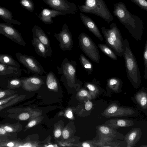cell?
<instances>
[{"label": "cell", "mask_w": 147, "mask_h": 147, "mask_svg": "<svg viewBox=\"0 0 147 147\" xmlns=\"http://www.w3.org/2000/svg\"><path fill=\"white\" fill-rule=\"evenodd\" d=\"M113 5L114 16L125 27L134 38L137 40H141L144 29L142 20L138 16L130 13L122 2H119Z\"/></svg>", "instance_id": "cell-1"}, {"label": "cell", "mask_w": 147, "mask_h": 147, "mask_svg": "<svg viewBox=\"0 0 147 147\" xmlns=\"http://www.w3.org/2000/svg\"><path fill=\"white\" fill-rule=\"evenodd\" d=\"M123 57L125 63L127 75L130 82L135 88L140 84L141 77L136 58L126 38L123 41Z\"/></svg>", "instance_id": "cell-2"}, {"label": "cell", "mask_w": 147, "mask_h": 147, "mask_svg": "<svg viewBox=\"0 0 147 147\" xmlns=\"http://www.w3.org/2000/svg\"><path fill=\"white\" fill-rule=\"evenodd\" d=\"M110 27V29H106L104 26L101 28L106 43L117 56L123 57L124 40L120 31L115 23H112Z\"/></svg>", "instance_id": "cell-3"}, {"label": "cell", "mask_w": 147, "mask_h": 147, "mask_svg": "<svg viewBox=\"0 0 147 147\" xmlns=\"http://www.w3.org/2000/svg\"><path fill=\"white\" fill-rule=\"evenodd\" d=\"M83 13L94 14L104 19L108 24L113 18L104 0H85L84 4L79 7Z\"/></svg>", "instance_id": "cell-4"}, {"label": "cell", "mask_w": 147, "mask_h": 147, "mask_svg": "<svg viewBox=\"0 0 147 147\" xmlns=\"http://www.w3.org/2000/svg\"><path fill=\"white\" fill-rule=\"evenodd\" d=\"M77 63L74 61L65 58L61 67L57 66L58 73L61 76V80L68 86L75 87L80 84L76 76Z\"/></svg>", "instance_id": "cell-5"}, {"label": "cell", "mask_w": 147, "mask_h": 147, "mask_svg": "<svg viewBox=\"0 0 147 147\" xmlns=\"http://www.w3.org/2000/svg\"><path fill=\"white\" fill-rule=\"evenodd\" d=\"M80 48L86 55L94 62L99 63L100 56L98 47L88 35L84 32L79 35Z\"/></svg>", "instance_id": "cell-6"}, {"label": "cell", "mask_w": 147, "mask_h": 147, "mask_svg": "<svg viewBox=\"0 0 147 147\" xmlns=\"http://www.w3.org/2000/svg\"><path fill=\"white\" fill-rule=\"evenodd\" d=\"M18 61L28 71L35 75H42L45 72L40 63L32 56L18 52L15 54Z\"/></svg>", "instance_id": "cell-7"}, {"label": "cell", "mask_w": 147, "mask_h": 147, "mask_svg": "<svg viewBox=\"0 0 147 147\" xmlns=\"http://www.w3.org/2000/svg\"><path fill=\"white\" fill-rule=\"evenodd\" d=\"M53 10L59 11L65 15L75 13L77 9L76 4L67 0H42Z\"/></svg>", "instance_id": "cell-8"}, {"label": "cell", "mask_w": 147, "mask_h": 147, "mask_svg": "<svg viewBox=\"0 0 147 147\" xmlns=\"http://www.w3.org/2000/svg\"><path fill=\"white\" fill-rule=\"evenodd\" d=\"M54 36L59 42V47L62 51L71 50L73 47V36L66 24L63 25L59 33L54 34Z\"/></svg>", "instance_id": "cell-9"}, {"label": "cell", "mask_w": 147, "mask_h": 147, "mask_svg": "<svg viewBox=\"0 0 147 147\" xmlns=\"http://www.w3.org/2000/svg\"><path fill=\"white\" fill-rule=\"evenodd\" d=\"M0 34L20 45L25 47L26 45L21 33L16 29L11 24L0 23Z\"/></svg>", "instance_id": "cell-10"}, {"label": "cell", "mask_w": 147, "mask_h": 147, "mask_svg": "<svg viewBox=\"0 0 147 147\" xmlns=\"http://www.w3.org/2000/svg\"><path fill=\"white\" fill-rule=\"evenodd\" d=\"M135 113L134 110L127 107H120L115 103L109 105L103 112L102 115L106 117L131 115Z\"/></svg>", "instance_id": "cell-11"}, {"label": "cell", "mask_w": 147, "mask_h": 147, "mask_svg": "<svg viewBox=\"0 0 147 147\" xmlns=\"http://www.w3.org/2000/svg\"><path fill=\"white\" fill-rule=\"evenodd\" d=\"M40 75H35L29 77H22L20 78L22 86L26 90H34L38 88L44 84Z\"/></svg>", "instance_id": "cell-12"}, {"label": "cell", "mask_w": 147, "mask_h": 147, "mask_svg": "<svg viewBox=\"0 0 147 147\" xmlns=\"http://www.w3.org/2000/svg\"><path fill=\"white\" fill-rule=\"evenodd\" d=\"M32 38H37L47 47L48 57H51L52 53L51 43L48 37L40 27L34 25L32 28Z\"/></svg>", "instance_id": "cell-13"}, {"label": "cell", "mask_w": 147, "mask_h": 147, "mask_svg": "<svg viewBox=\"0 0 147 147\" xmlns=\"http://www.w3.org/2000/svg\"><path fill=\"white\" fill-rule=\"evenodd\" d=\"M80 19L85 26L101 41L104 39L94 21L88 16L80 12Z\"/></svg>", "instance_id": "cell-14"}, {"label": "cell", "mask_w": 147, "mask_h": 147, "mask_svg": "<svg viewBox=\"0 0 147 147\" xmlns=\"http://www.w3.org/2000/svg\"><path fill=\"white\" fill-rule=\"evenodd\" d=\"M21 74V69L11 66L0 63V77L17 78Z\"/></svg>", "instance_id": "cell-15"}, {"label": "cell", "mask_w": 147, "mask_h": 147, "mask_svg": "<svg viewBox=\"0 0 147 147\" xmlns=\"http://www.w3.org/2000/svg\"><path fill=\"white\" fill-rule=\"evenodd\" d=\"M60 15L65 16L59 11L45 8L39 14L38 17L43 23L51 24L53 23L52 18Z\"/></svg>", "instance_id": "cell-16"}, {"label": "cell", "mask_w": 147, "mask_h": 147, "mask_svg": "<svg viewBox=\"0 0 147 147\" xmlns=\"http://www.w3.org/2000/svg\"><path fill=\"white\" fill-rule=\"evenodd\" d=\"M142 135L140 128H133L125 136V139L126 142L127 147H132L135 146L139 140Z\"/></svg>", "instance_id": "cell-17"}, {"label": "cell", "mask_w": 147, "mask_h": 147, "mask_svg": "<svg viewBox=\"0 0 147 147\" xmlns=\"http://www.w3.org/2000/svg\"><path fill=\"white\" fill-rule=\"evenodd\" d=\"M32 44L36 53L39 56L46 59L48 57V53L46 46L37 38H32Z\"/></svg>", "instance_id": "cell-18"}, {"label": "cell", "mask_w": 147, "mask_h": 147, "mask_svg": "<svg viewBox=\"0 0 147 147\" xmlns=\"http://www.w3.org/2000/svg\"><path fill=\"white\" fill-rule=\"evenodd\" d=\"M107 122L108 125L114 128L129 127L134 125L132 121L125 119H112L108 121Z\"/></svg>", "instance_id": "cell-19"}, {"label": "cell", "mask_w": 147, "mask_h": 147, "mask_svg": "<svg viewBox=\"0 0 147 147\" xmlns=\"http://www.w3.org/2000/svg\"><path fill=\"white\" fill-rule=\"evenodd\" d=\"M0 17L6 23L20 25L21 23L13 18L12 13L7 9L1 6Z\"/></svg>", "instance_id": "cell-20"}, {"label": "cell", "mask_w": 147, "mask_h": 147, "mask_svg": "<svg viewBox=\"0 0 147 147\" xmlns=\"http://www.w3.org/2000/svg\"><path fill=\"white\" fill-rule=\"evenodd\" d=\"M46 84L49 89L55 90H58V80L53 72L50 71L47 74L46 78Z\"/></svg>", "instance_id": "cell-21"}, {"label": "cell", "mask_w": 147, "mask_h": 147, "mask_svg": "<svg viewBox=\"0 0 147 147\" xmlns=\"http://www.w3.org/2000/svg\"><path fill=\"white\" fill-rule=\"evenodd\" d=\"M107 86L108 88L115 92H118L122 84V82L119 78L113 77L107 80Z\"/></svg>", "instance_id": "cell-22"}, {"label": "cell", "mask_w": 147, "mask_h": 147, "mask_svg": "<svg viewBox=\"0 0 147 147\" xmlns=\"http://www.w3.org/2000/svg\"><path fill=\"white\" fill-rule=\"evenodd\" d=\"M0 63L20 68V65L12 56L5 54L0 55Z\"/></svg>", "instance_id": "cell-23"}, {"label": "cell", "mask_w": 147, "mask_h": 147, "mask_svg": "<svg viewBox=\"0 0 147 147\" xmlns=\"http://www.w3.org/2000/svg\"><path fill=\"white\" fill-rule=\"evenodd\" d=\"M79 60L83 69L88 74H91L93 71V66L91 62L82 54L80 55Z\"/></svg>", "instance_id": "cell-24"}, {"label": "cell", "mask_w": 147, "mask_h": 147, "mask_svg": "<svg viewBox=\"0 0 147 147\" xmlns=\"http://www.w3.org/2000/svg\"><path fill=\"white\" fill-rule=\"evenodd\" d=\"M136 100L140 106L144 109L147 108V93L144 91L138 92L135 96Z\"/></svg>", "instance_id": "cell-25"}, {"label": "cell", "mask_w": 147, "mask_h": 147, "mask_svg": "<svg viewBox=\"0 0 147 147\" xmlns=\"http://www.w3.org/2000/svg\"><path fill=\"white\" fill-rule=\"evenodd\" d=\"M98 46L104 53L111 59L113 60L117 59V55L107 45L103 43H99Z\"/></svg>", "instance_id": "cell-26"}, {"label": "cell", "mask_w": 147, "mask_h": 147, "mask_svg": "<svg viewBox=\"0 0 147 147\" xmlns=\"http://www.w3.org/2000/svg\"><path fill=\"white\" fill-rule=\"evenodd\" d=\"M97 83L96 80L94 79L92 82H86L84 86L85 87L87 88L89 90L90 93H91V94H96L98 93L99 91L98 87L97 85Z\"/></svg>", "instance_id": "cell-27"}, {"label": "cell", "mask_w": 147, "mask_h": 147, "mask_svg": "<svg viewBox=\"0 0 147 147\" xmlns=\"http://www.w3.org/2000/svg\"><path fill=\"white\" fill-rule=\"evenodd\" d=\"M20 3L24 9L32 12L34 10V5L32 0H20Z\"/></svg>", "instance_id": "cell-28"}, {"label": "cell", "mask_w": 147, "mask_h": 147, "mask_svg": "<svg viewBox=\"0 0 147 147\" xmlns=\"http://www.w3.org/2000/svg\"><path fill=\"white\" fill-rule=\"evenodd\" d=\"M143 59L144 64V77L147 79V40H146L143 52Z\"/></svg>", "instance_id": "cell-29"}, {"label": "cell", "mask_w": 147, "mask_h": 147, "mask_svg": "<svg viewBox=\"0 0 147 147\" xmlns=\"http://www.w3.org/2000/svg\"><path fill=\"white\" fill-rule=\"evenodd\" d=\"M147 11V0H129Z\"/></svg>", "instance_id": "cell-30"}, {"label": "cell", "mask_w": 147, "mask_h": 147, "mask_svg": "<svg viewBox=\"0 0 147 147\" xmlns=\"http://www.w3.org/2000/svg\"><path fill=\"white\" fill-rule=\"evenodd\" d=\"M9 84L10 86L16 87L22 85V82L21 79L13 78L10 80L9 82Z\"/></svg>", "instance_id": "cell-31"}, {"label": "cell", "mask_w": 147, "mask_h": 147, "mask_svg": "<svg viewBox=\"0 0 147 147\" xmlns=\"http://www.w3.org/2000/svg\"><path fill=\"white\" fill-rule=\"evenodd\" d=\"M89 93L87 90L85 89L81 90L78 92V95L80 98H83L87 97L90 98Z\"/></svg>", "instance_id": "cell-32"}, {"label": "cell", "mask_w": 147, "mask_h": 147, "mask_svg": "<svg viewBox=\"0 0 147 147\" xmlns=\"http://www.w3.org/2000/svg\"><path fill=\"white\" fill-rule=\"evenodd\" d=\"M99 129L100 132L104 134H108L111 132V130L106 126H100Z\"/></svg>", "instance_id": "cell-33"}, {"label": "cell", "mask_w": 147, "mask_h": 147, "mask_svg": "<svg viewBox=\"0 0 147 147\" xmlns=\"http://www.w3.org/2000/svg\"><path fill=\"white\" fill-rule=\"evenodd\" d=\"M30 117L29 114L27 113H24L20 114L19 117L20 119L25 120L28 119Z\"/></svg>", "instance_id": "cell-34"}, {"label": "cell", "mask_w": 147, "mask_h": 147, "mask_svg": "<svg viewBox=\"0 0 147 147\" xmlns=\"http://www.w3.org/2000/svg\"><path fill=\"white\" fill-rule=\"evenodd\" d=\"M62 136L64 139H68L69 136V132L67 129H64L63 131Z\"/></svg>", "instance_id": "cell-35"}, {"label": "cell", "mask_w": 147, "mask_h": 147, "mask_svg": "<svg viewBox=\"0 0 147 147\" xmlns=\"http://www.w3.org/2000/svg\"><path fill=\"white\" fill-rule=\"evenodd\" d=\"M92 106V103L89 101H87L85 105V108L87 111L90 110L91 109Z\"/></svg>", "instance_id": "cell-36"}, {"label": "cell", "mask_w": 147, "mask_h": 147, "mask_svg": "<svg viewBox=\"0 0 147 147\" xmlns=\"http://www.w3.org/2000/svg\"><path fill=\"white\" fill-rule=\"evenodd\" d=\"M61 134V131L60 129L56 130L55 132V136L57 138L59 137Z\"/></svg>", "instance_id": "cell-37"}, {"label": "cell", "mask_w": 147, "mask_h": 147, "mask_svg": "<svg viewBox=\"0 0 147 147\" xmlns=\"http://www.w3.org/2000/svg\"><path fill=\"white\" fill-rule=\"evenodd\" d=\"M67 116L69 118H71L73 117V113L71 111L69 110L66 113Z\"/></svg>", "instance_id": "cell-38"}, {"label": "cell", "mask_w": 147, "mask_h": 147, "mask_svg": "<svg viewBox=\"0 0 147 147\" xmlns=\"http://www.w3.org/2000/svg\"><path fill=\"white\" fill-rule=\"evenodd\" d=\"M36 122L35 120H32L28 124V126L29 127H32L36 124Z\"/></svg>", "instance_id": "cell-39"}, {"label": "cell", "mask_w": 147, "mask_h": 147, "mask_svg": "<svg viewBox=\"0 0 147 147\" xmlns=\"http://www.w3.org/2000/svg\"><path fill=\"white\" fill-rule=\"evenodd\" d=\"M15 97V96H12L11 97H10L9 98L7 99H5V100H3L1 101V100L0 101V105H1V104H3L4 103H5L6 102H7V101H8L9 100H10L11 98H14Z\"/></svg>", "instance_id": "cell-40"}, {"label": "cell", "mask_w": 147, "mask_h": 147, "mask_svg": "<svg viewBox=\"0 0 147 147\" xmlns=\"http://www.w3.org/2000/svg\"><path fill=\"white\" fill-rule=\"evenodd\" d=\"M4 129L7 131L12 132L13 131V129L11 127L8 126H5L4 127Z\"/></svg>", "instance_id": "cell-41"}, {"label": "cell", "mask_w": 147, "mask_h": 147, "mask_svg": "<svg viewBox=\"0 0 147 147\" xmlns=\"http://www.w3.org/2000/svg\"><path fill=\"white\" fill-rule=\"evenodd\" d=\"M83 147H90L91 146L90 144L87 142H84L82 143V145Z\"/></svg>", "instance_id": "cell-42"}, {"label": "cell", "mask_w": 147, "mask_h": 147, "mask_svg": "<svg viewBox=\"0 0 147 147\" xmlns=\"http://www.w3.org/2000/svg\"><path fill=\"white\" fill-rule=\"evenodd\" d=\"M20 147L23 146V147H32L31 144L29 143H27L24 144L23 145V146H20Z\"/></svg>", "instance_id": "cell-43"}, {"label": "cell", "mask_w": 147, "mask_h": 147, "mask_svg": "<svg viewBox=\"0 0 147 147\" xmlns=\"http://www.w3.org/2000/svg\"><path fill=\"white\" fill-rule=\"evenodd\" d=\"M6 131L4 129H3L1 128H0V134H4L6 132Z\"/></svg>", "instance_id": "cell-44"}, {"label": "cell", "mask_w": 147, "mask_h": 147, "mask_svg": "<svg viewBox=\"0 0 147 147\" xmlns=\"http://www.w3.org/2000/svg\"><path fill=\"white\" fill-rule=\"evenodd\" d=\"M5 95V92L3 91H1L0 92V98L3 97Z\"/></svg>", "instance_id": "cell-45"}, {"label": "cell", "mask_w": 147, "mask_h": 147, "mask_svg": "<svg viewBox=\"0 0 147 147\" xmlns=\"http://www.w3.org/2000/svg\"><path fill=\"white\" fill-rule=\"evenodd\" d=\"M13 143L12 142H9L7 144V146L9 147H12L13 146Z\"/></svg>", "instance_id": "cell-46"}, {"label": "cell", "mask_w": 147, "mask_h": 147, "mask_svg": "<svg viewBox=\"0 0 147 147\" xmlns=\"http://www.w3.org/2000/svg\"><path fill=\"white\" fill-rule=\"evenodd\" d=\"M140 147H147V145H142L140 146Z\"/></svg>", "instance_id": "cell-47"}, {"label": "cell", "mask_w": 147, "mask_h": 147, "mask_svg": "<svg viewBox=\"0 0 147 147\" xmlns=\"http://www.w3.org/2000/svg\"><path fill=\"white\" fill-rule=\"evenodd\" d=\"M52 146V145H51V146L49 145V146Z\"/></svg>", "instance_id": "cell-48"}]
</instances>
